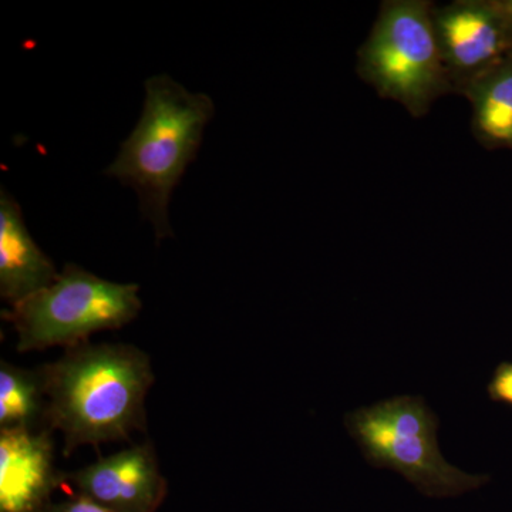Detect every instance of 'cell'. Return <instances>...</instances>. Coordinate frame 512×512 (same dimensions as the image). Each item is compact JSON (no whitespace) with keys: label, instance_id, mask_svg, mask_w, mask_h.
<instances>
[{"label":"cell","instance_id":"ba28073f","mask_svg":"<svg viewBox=\"0 0 512 512\" xmlns=\"http://www.w3.org/2000/svg\"><path fill=\"white\" fill-rule=\"evenodd\" d=\"M59 275L55 262L32 238L20 205L3 188L0 192V296L18 305L47 288Z\"/></svg>","mask_w":512,"mask_h":512},{"label":"cell","instance_id":"9c48e42d","mask_svg":"<svg viewBox=\"0 0 512 512\" xmlns=\"http://www.w3.org/2000/svg\"><path fill=\"white\" fill-rule=\"evenodd\" d=\"M439 35L448 59L460 69H476L500 52V26L480 6L447 10L439 20Z\"/></svg>","mask_w":512,"mask_h":512},{"label":"cell","instance_id":"52a82bcc","mask_svg":"<svg viewBox=\"0 0 512 512\" xmlns=\"http://www.w3.org/2000/svg\"><path fill=\"white\" fill-rule=\"evenodd\" d=\"M60 487L53 431H0V512H46Z\"/></svg>","mask_w":512,"mask_h":512},{"label":"cell","instance_id":"5b68a950","mask_svg":"<svg viewBox=\"0 0 512 512\" xmlns=\"http://www.w3.org/2000/svg\"><path fill=\"white\" fill-rule=\"evenodd\" d=\"M366 64L384 93L404 101L426 97L439 79V45L419 5H396L384 13L366 50Z\"/></svg>","mask_w":512,"mask_h":512},{"label":"cell","instance_id":"4fadbf2b","mask_svg":"<svg viewBox=\"0 0 512 512\" xmlns=\"http://www.w3.org/2000/svg\"><path fill=\"white\" fill-rule=\"evenodd\" d=\"M46 512H116L110 508L104 507L90 498L82 497V495L72 494L63 501L50 505Z\"/></svg>","mask_w":512,"mask_h":512},{"label":"cell","instance_id":"7c38bea8","mask_svg":"<svg viewBox=\"0 0 512 512\" xmlns=\"http://www.w3.org/2000/svg\"><path fill=\"white\" fill-rule=\"evenodd\" d=\"M488 393L495 402L512 404V365L503 363L495 370Z\"/></svg>","mask_w":512,"mask_h":512},{"label":"cell","instance_id":"7a4b0ae2","mask_svg":"<svg viewBox=\"0 0 512 512\" xmlns=\"http://www.w3.org/2000/svg\"><path fill=\"white\" fill-rule=\"evenodd\" d=\"M140 120L104 170L137 192L144 220L158 241L173 237L168 204L188 165L197 157L215 106L205 93H191L168 74L147 79Z\"/></svg>","mask_w":512,"mask_h":512},{"label":"cell","instance_id":"3957f363","mask_svg":"<svg viewBox=\"0 0 512 512\" xmlns=\"http://www.w3.org/2000/svg\"><path fill=\"white\" fill-rule=\"evenodd\" d=\"M140 286L119 284L67 264L43 291L3 312L18 335V352L74 348L94 333L123 329L140 315Z\"/></svg>","mask_w":512,"mask_h":512},{"label":"cell","instance_id":"8fae6325","mask_svg":"<svg viewBox=\"0 0 512 512\" xmlns=\"http://www.w3.org/2000/svg\"><path fill=\"white\" fill-rule=\"evenodd\" d=\"M478 124L487 136L512 143V72L485 87L478 103Z\"/></svg>","mask_w":512,"mask_h":512},{"label":"cell","instance_id":"8992f818","mask_svg":"<svg viewBox=\"0 0 512 512\" xmlns=\"http://www.w3.org/2000/svg\"><path fill=\"white\" fill-rule=\"evenodd\" d=\"M63 484L73 494L116 512H157L168 494L167 478L150 441L100 457L79 470L63 471Z\"/></svg>","mask_w":512,"mask_h":512},{"label":"cell","instance_id":"30bf717a","mask_svg":"<svg viewBox=\"0 0 512 512\" xmlns=\"http://www.w3.org/2000/svg\"><path fill=\"white\" fill-rule=\"evenodd\" d=\"M47 399L40 369L0 362V431L46 429Z\"/></svg>","mask_w":512,"mask_h":512},{"label":"cell","instance_id":"277c9868","mask_svg":"<svg viewBox=\"0 0 512 512\" xmlns=\"http://www.w3.org/2000/svg\"><path fill=\"white\" fill-rule=\"evenodd\" d=\"M346 427L372 466L402 474L429 497H456L487 481L448 463L437 441L439 419L417 397L357 409L346 417Z\"/></svg>","mask_w":512,"mask_h":512},{"label":"cell","instance_id":"6da1fadb","mask_svg":"<svg viewBox=\"0 0 512 512\" xmlns=\"http://www.w3.org/2000/svg\"><path fill=\"white\" fill-rule=\"evenodd\" d=\"M39 369L46 390V429L62 434L64 457L80 447L99 448L146 433V400L156 375L143 349L87 342Z\"/></svg>","mask_w":512,"mask_h":512}]
</instances>
